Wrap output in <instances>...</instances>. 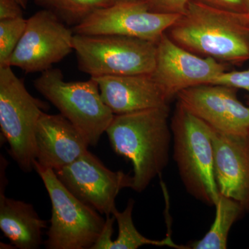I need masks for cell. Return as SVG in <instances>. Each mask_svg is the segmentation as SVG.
<instances>
[{
    "instance_id": "6da1fadb",
    "label": "cell",
    "mask_w": 249,
    "mask_h": 249,
    "mask_svg": "<svg viewBox=\"0 0 249 249\" xmlns=\"http://www.w3.org/2000/svg\"><path fill=\"white\" fill-rule=\"evenodd\" d=\"M178 45L223 63L249 60V14L232 12L191 1L166 31Z\"/></svg>"
},
{
    "instance_id": "7a4b0ae2",
    "label": "cell",
    "mask_w": 249,
    "mask_h": 249,
    "mask_svg": "<svg viewBox=\"0 0 249 249\" xmlns=\"http://www.w3.org/2000/svg\"><path fill=\"white\" fill-rule=\"evenodd\" d=\"M169 113L168 106L117 114L106 130L113 150L133 165L131 188L136 192L143 191L168 164Z\"/></svg>"
},
{
    "instance_id": "3957f363",
    "label": "cell",
    "mask_w": 249,
    "mask_h": 249,
    "mask_svg": "<svg viewBox=\"0 0 249 249\" xmlns=\"http://www.w3.org/2000/svg\"><path fill=\"white\" fill-rule=\"evenodd\" d=\"M173 158L187 191L215 206L219 193L214 171L213 128L178 101L171 124Z\"/></svg>"
},
{
    "instance_id": "277c9868",
    "label": "cell",
    "mask_w": 249,
    "mask_h": 249,
    "mask_svg": "<svg viewBox=\"0 0 249 249\" xmlns=\"http://www.w3.org/2000/svg\"><path fill=\"white\" fill-rule=\"evenodd\" d=\"M34 86L83 134L89 145H97L114 114L103 101L94 78L67 82L61 70L52 68L42 72Z\"/></svg>"
},
{
    "instance_id": "5b68a950",
    "label": "cell",
    "mask_w": 249,
    "mask_h": 249,
    "mask_svg": "<svg viewBox=\"0 0 249 249\" xmlns=\"http://www.w3.org/2000/svg\"><path fill=\"white\" fill-rule=\"evenodd\" d=\"M73 49L78 68L92 78L150 74L155 70L157 43L152 41L74 34Z\"/></svg>"
},
{
    "instance_id": "8992f818",
    "label": "cell",
    "mask_w": 249,
    "mask_h": 249,
    "mask_svg": "<svg viewBox=\"0 0 249 249\" xmlns=\"http://www.w3.org/2000/svg\"><path fill=\"white\" fill-rule=\"evenodd\" d=\"M12 67H0V127L9 153L24 172L34 170L36 129L48 105L34 97Z\"/></svg>"
},
{
    "instance_id": "52a82bcc",
    "label": "cell",
    "mask_w": 249,
    "mask_h": 249,
    "mask_svg": "<svg viewBox=\"0 0 249 249\" xmlns=\"http://www.w3.org/2000/svg\"><path fill=\"white\" fill-rule=\"evenodd\" d=\"M35 170L42 178L52 201L46 248L91 249L101 235L106 220L97 211L71 194L53 170L35 168Z\"/></svg>"
},
{
    "instance_id": "ba28073f",
    "label": "cell",
    "mask_w": 249,
    "mask_h": 249,
    "mask_svg": "<svg viewBox=\"0 0 249 249\" xmlns=\"http://www.w3.org/2000/svg\"><path fill=\"white\" fill-rule=\"evenodd\" d=\"M73 36V29L55 14L40 10L27 19L7 66L18 67L27 73L47 71L74 51Z\"/></svg>"
},
{
    "instance_id": "9c48e42d",
    "label": "cell",
    "mask_w": 249,
    "mask_h": 249,
    "mask_svg": "<svg viewBox=\"0 0 249 249\" xmlns=\"http://www.w3.org/2000/svg\"><path fill=\"white\" fill-rule=\"evenodd\" d=\"M227 64L203 57L175 43L166 33L157 43V55L152 78L170 101L183 90L212 84L228 71Z\"/></svg>"
},
{
    "instance_id": "30bf717a",
    "label": "cell",
    "mask_w": 249,
    "mask_h": 249,
    "mask_svg": "<svg viewBox=\"0 0 249 249\" xmlns=\"http://www.w3.org/2000/svg\"><path fill=\"white\" fill-rule=\"evenodd\" d=\"M181 15L161 14L147 3H123L96 10L72 28L80 35H116L157 43Z\"/></svg>"
},
{
    "instance_id": "8fae6325",
    "label": "cell",
    "mask_w": 249,
    "mask_h": 249,
    "mask_svg": "<svg viewBox=\"0 0 249 249\" xmlns=\"http://www.w3.org/2000/svg\"><path fill=\"white\" fill-rule=\"evenodd\" d=\"M55 173L77 199L106 217L116 209V198L121 190L132 188V176L108 169L89 151Z\"/></svg>"
},
{
    "instance_id": "7c38bea8",
    "label": "cell",
    "mask_w": 249,
    "mask_h": 249,
    "mask_svg": "<svg viewBox=\"0 0 249 249\" xmlns=\"http://www.w3.org/2000/svg\"><path fill=\"white\" fill-rule=\"evenodd\" d=\"M237 89L218 84L199 85L178 93V101L214 130L249 137V106L238 99Z\"/></svg>"
},
{
    "instance_id": "4fadbf2b",
    "label": "cell",
    "mask_w": 249,
    "mask_h": 249,
    "mask_svg": "<svg viewBox=\"0 0 249 249\" xmlns=\"http://www.w3.org/2000/svg\"><path fill=\"white\" fill-rule=\"evenodd\" d=\"M35 168L58 171L88 151L83 134L61 114L44 112L36 129Z\"/></svg>"
},
{
    "instance_id": "5bb4252c",
    "label": "cell",
    "mask_w": 249,
    "mask_h": 249,
    "mask_svg": "<svg viewBox=\"0 0 249 249\" xmlns=\"http://www.w3.org/2000/svg\"><path fill=\"white\" fill-rule=\"evenodd\" d=\"M214 171L222 196L249 213V137L227 135L213 129Z\"/></svg>"
},
{
    "instance_id": "9a60e30c",
    "label": "cell",
    "mask_w": 249,
    "mask_h": 249,
    "mask_svg": "<svg viewBox=\"0 0 249 249\" xmlns=\"http://www.w3.org/2000/svg\"><path fill=\"white\" fill-rule=\"evenodd\" d=\"M93 78L114 115L168 106L169 101L151 73Z\"/></svg>"
},
{
    "instance_id": "2e32d148",
    "label": "cell",
    "mask_w": 249,
    "mask_h": 249,
    "mask_svg": "<svg viewBox=\"0 0 249 249\" xmlns=\"http://www.w3.org/2000/svg\"><path fill=\"white\" fill-rule=\"evenodd\" d=\"M0 189V229L19 249H37L42 243L47 222L40 219L32 205L5 196Z\"/></svg>"
},
{
    "instance_id": "e0dca14e",
    "label": "cell",
    "mask_w": 249,
    "mask_h": 249,
    "mask_svg": "<svg viewBox=\"0 0 249 249\" xmlns=\"http://www.w3.org/2000/svg\"><path fill=\"white\" fill-rule=\"evenodd\" d=\"M214 206L216 213L213 224L202 239L192 244V249H227L232 226L245 213L238 202L221 194Z\"/></svg>"
},
{
    "instance_id": "ac0fdd59",
    "label": "cell",
    "mask_w": 249,
    "mask_h": 249,
    "mask_svg": "<svg viewBox=\"0 0 249 249\" xmlns=\"http://www.w3.org/2000/svg\"><path fill=\"white\" fill-rule=\"evenodd\" d=\"M134 204V201L130 199L123 212L118 211L117 209L113 212L112 215L117 221L119 235L115 240H113L110 249H137L144 245L165 246L178 249H189L175 244L170 235L161 240H150L142 235L136 229L132 219Z\"/></svg>"
},
{
    "instance_id": "d6986e66",
    "label": "cell",
    "mask_w": 249,
    "mask_h": 249,
    "mask_svg": "<svg viewBox=\"0 0 249 249\" xmlns=\"http://www.w3.org/2000/svg\"><path fill=\"white\" fill-rule=\"evenodd\" d=\"M42 9L55 14L67 26L78 25L96 10L109 6L108 0H34Z\"/></svg>"
},
{
    "instance_id": "ffe728a7",
    "label": "cell",
    "mask_w": 249,
    "mask_h": 249,
    "mask_svg": "<svg viewBox=\"0 0 249 249\" xmlns=\"http://www.w3.org/2000/svg\"><path fill=\"white\" fill-rule=\"evenodd\" d=\"M27 24L24 17L0 20V67L7 66Z\"/></svg>"
},
{
    "instance_id": "44dd1931",
    "label": "cell",
    "mask_w": 249,
    "mask_h": 249,
    "mask_svg": "<svg viewBox=\"0 0 249 249\" xmlns=\"http://www.w3.org/2000/svg\"><path fill=\"white\" fill-rule=\"evenodd\" d=\"M212 84L224 85L249 93V67L247 70L225 71L217 77Z\"/></svg>"
},
{
    "instance_id": "7402d4cb",
    "label": "cell",
    "mask_w": 249,
    "mask_h": 249,
    "mask_svg": "<svg viewBox=\"0 0 249 249\" xmlns=\"http://www.w3.org/2000/svg\"><path fill=\"white\" fill-rule=\"evenodd\" d=\"M190 0H150V10L161 14L181 15L186 11Z\"/></svg>"
},
{
    "instance_id": "603a6c76",
    "label": "cell",
    "mask_w": 249,
    "mask_h": 249,
    "mask_svg": "<svg viewBox=\"0 0 249 249\" xmlns=\"http://www.w3.org/2000/svg\"><path fill=\"white\" fill-rule=\"evenodd\" d=\"M217 8V9L249 14V0H191Z\"/></svg>"
},
{
    "instance_id": "cb8c5ba5",
    "label": "cell",
    "mask_w": 249,
    "mask_h": 249,
    "mask_svg": "<svg viewBox=\"0 0 249 249\" xmlns=\"http://www.w3.org/2000/svg\"><path fill=\"white\" fill-rule=\"evenodd\" d=\"M23 9L16 0H0V20L22 18Z\"/></svg>"
},
{
    "instance_id": "d4e9b609",
    "label": "cell",
    "mask_w": 249,
    "mask_h": 249,
    "mask_svg": "<svg viewBox=\"0 0 249 249\" xmlns=\"http://www.w3.org/2000/svg\"><path fill=\"white\" fill-rule=\"evenodd\" d=\"M116 218L114 215L112 217H110V215L107 216L103 231L91 249H110L111 243L113 242V240H111L113 234V224Z\"/></svg>"
},
{
    "instance_id": "484cf974",
    "label": "cell",
    "mask_w": 249,
    "mask_h": 249,
    "mask_svg": "<svg viewBox=\"0 0 249 249\" xmlns=\"http://www.w3.org/2000/svg\"><path fill=\"white\" fill-rule=\"evenodd\" d=\"M150 0H108L109 6L111 5L123 4V3H148Z\"/></svg>"
},
{
    "instance_id": "4316f807",
    "label": "cell",
    "mask_w": 249,
    "mask_h": 249,
    "mask_svg": "<svg viewBox=\"0 0 249 249\" xmlns=\"http://www.w3.org/2000/svg\"><path fill=\"white\" fill-rule=\"evenodd\" d=\"M16 1H17L18 4H19V5L22 6L23 9H27L28 1H29V0H16Z\"/></svg>"
},
{
    "instance_id": "83f0119b",
    "label": "cell",
    "mask_w": 249,
    "mask_h": 249,
    "mask_svg": "<svg viewBox=\"0 0 249 249\" xmlns=\"http://www.w3.org/2000/svg\"><path fill=\"white\" fill-rule=\"evenodd\" d=\"M10 246L8 245H5L4 243H1V249H12V247H9Z\"/></svg>"
},
{
    "instance_id": "f1b7e54d",
    "label": "cell",
    "mask_w": 249,
    "mask_h": 249,
    "mask_svg": "<svg viewBox=\"0 0 249 249\" xmlns=\"http://www.w3.org/2000/svg\"><path fill=\"white\" fill-rule=\"evenodd\" d=\"M248 106H249V102L248 103Z\"/></svg>"
},
{
    "instance_id": "f546056e",
    "label": "cell",
    "mask_w": 249,
    "mask_h": 249,
    "mask_svg": "<svg viewBox=\"0 0 249 249\" xmlns=\"http://www.w3.org/2000/svg\"></svg>"
}]
</instances>
